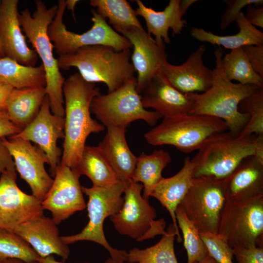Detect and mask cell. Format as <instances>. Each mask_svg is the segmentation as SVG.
Instances as JSON below:
<instances>
[{
  "instance_id": "d6a6232c",
  "label": "cell",
  "mask_w": 263,
  "mask_h": 263,
  "mask_svg": "<svg viewBox=\"0 0 263 263\" xmlns=\"http://www.w3.org/2000/svg\"><path fill=\"white\" fill-rule=\"evenodd\" d=\"M224 72L227 78L242 85L263 87V78L253 69L242 47L231 50L222 59Z\"/></svg>"
},
{
  "instance_id": "816d5d0a",
  "label": "cell",
  "mask_w": 263,
  "mask_h": 263,
  "mask_svg": "<svg viewBox=\"0 0 263 263\" xmlns=\"http://www.w3.org/2000/svg\"><path fill=\"white\" fill-rule=\"evenodd\" d=\"M195 263H219L208 254L200 261Z\"/></svg>"
},
{
  "instance_id": "f907efd6",
  "label": "cell",
  "mask_w": 263,
  "mask_h": 263,
  "mask_svg": "<svg viewBox=\"0 0 263 263\" xmlns=\"http://www.w3.org/2000/svg\"><path fill=\"white\" fill-rule=\"evenodd\" d=\"M0 263H27L21 260L17 259H7L0 261ZM33 263H39L38 261Z\"/></svg>"
},
{
  "instance_id": "8fae6325",
  "label": "cell",
  "mask_w": 263,
  "mask_h": 263,
  "mask_svg": "<svg viewBox=\"0 0 263 263\" xmlns=\"http://www.w3.org/2000/svg\"><path fill=\"white\" fill-rule=\"evenodd\" d=\"M226 178H193L191 187L178 206L199 232L216 234L227 201Z\"/></svg>"
},
{
  "instance_id": "7bdbcfd3",
  "label": "cell",
  "mask_w": 263,
  "mask_h": 263,
  "mask_svg": "<svg viewBox=\"0 0 263 263\" xmlns=\"http://www.w3.org/2000/svg\"><path fill=\"white\" fill-rule=\"evenodd\" d=\"M7 170H16L13 157L0 139V176Z\"/></svg>"
},
{
  "instance_id": "e575fe53",
  "label": "cell",
  "mask_w": 263,
  "mask_h": 263,
  "mask_svg": "<svg viewBox=\"0 0 263 263\" xmlns=\"http://www.w3.org/2000/svg\"><path fill=\"white\" fill-rule=\"evenodd\" d=\"M39 258L31 246L19 235L0 229V261L17 259L33 263L38 262Z\"/></svg>"
},
{
  "instance_id": "52a82bcc",
  "label": "cell",
  "mask_w": 263,
  "mask_h": 263,
  "mask_svg": "<svg viewBox=\"0 0 263 263\" xmlns=\"http://www.w3.org/2000/svg\"><path fill=\"white\" fill-rule=\"evenodd\" d=\"M65 9L66 1L58 0L56 14L47 29L48 36L59 56L94 45L109 46L118 51L132 48L130 41L114 30L95 9L91 10L93 24L88 31L77 34L68 30L63 21Z\"/></svg>"
},
{
  "instance_id": "7c38bea8",
  "label": "cell",
  "mask_w": 263,
  "mask_h": 263,
  "mask_svg": "<svg viewBox=\"0 0 263 263\" xmlns=\"http://www.w3.org/2000/svg\"><path fill=\"white\" fill-rule=\"evenodd\" d=\"M142 184L132 180L125 189L124 202L119 211L110 217L115 229L121 234L137 241L152 238L165 232L164 219L155 221V209L141 194Z\"/></svg>"
},
{
  "instance_id": "2e32d148",
  "label": "cell",
  "mask_w": 263,
  "mask_h": 263,
  "mask_svg": "<svg viewBox=\"0 0 263 263\" xmlns=\"http://www.w3.org/2000/svg\"><path fill=\"white\" fill-rule=\"evenodd\" d=\"M64 117L51 112L46 95L35 118L19 133L13 136L37 144L46 154L51 172L54 177L61 155L57 141L59 138H64Z\"/></svg>"
},
{
  "instance_id": "ee69618b",
  "label": "cell",
  "mask_w": 263,
  "mask_h": 263,
  "mask_svg": "<svg viewBox=\"0 0 263 263\" xmlns=\"http://www.w3.org/2000/svg\"><path fill=\"white\" fill-rule=\"evenodd\" d=\"M13 89L11 86L0 79V111L5 110L7 98Z\"/></svg>"
},
{
  "instance_id": "5b68a950",
  "label": "cell",
  "mask_w": 263,
  "mask_h": 263,
  "mask_svg": "<svg viewBox=\"0 0 263 263\" xmlns=\"http://www.w3.org/2000/svg\"><path fill=\"white\" fill-rule=\"evenodd\" d=\"M255 135L241 137L228 131L209 137L191 158L193 178L223 179L245 158L254 156Z\"/></svg>"
},
{
  "instance_id": "ffe728a7",
  "label": "cell",
  "mask_w": 263,
  "mask_h": 263,
  "mask_svg": "<svg viewBox=\"0 0 263 263\" xmlns=\"http://www.w3.org/2000/svg\"><path fill=\"white\" fill-rule=\"evenodd\" d=\"M26 241L40 257L56 254L67 259L70 251L62 241L57 225L53 219L43 215L18 226L14 231Z\"/></svg>"
},
{
  "instance_id": "ac0fdd59",
  "label": "cell",
  "mask_w": 263,
  "mask_h": 263,
  "mask_svg": "<svg viewBox=\"0 0 263 263\" xmlns=\"http://www.w3.org/2000/svg\"><path fill=\"white\" fill-rule=\"evenodd\" d=\"M206 50L204 45L200 46L180 65L167 61L160 73L172 86L183 94L204 93L210 87L213 78V70L204 63Z\"/></svg>"
},
{
  "instance_id": "9a60e30c",
  "label": "cell",
  "mask_w": 263,
  "mask_h": 263,
  "mask_svg": "<svg viewBox=\"0 0 263 263\" xmlns=\"http://www.w3.org/2000/svg\"><path fill=\"white\" fill-rule=\"evenodd\" d=\"M16 170L0 176V229L14 232L19 225L42 216L41 201L22 191L16 183Z\"/></svg>"
},
{
  "instance_id": "277c9868",
  "label": "cell",
  "mask_w": 263,
  "mask_h": 263,
  "mask_svg": "<svg viewBox=\"0 0 263 263\" xmlns=\"http://www.w3.org/2000/svg\"><path fill=\"white\" fill-rule=\"evenodd\" d=\"M36 10L32 15L28 8L19 15L21 28L42 61L46 76L45 90L51 112L64 117L63 85L65 78L60 72L57 59L53 54L54 46L47 34L54 19L57 5L47 8L41 0L35 1Z\"/></svg>"
},
{
  "instance_id": "c3c4849f",
  "label": "cell",
  "mask_w": 263,
  "mask_h": 263,
  "mask_svg": "<svg viewBox=\"0 0 263 263\" xmlns=\"http://www.w3.org/2000/svg\"><path fill=\"white\" fill-rule=\"evenodd\" d=\"M79 1L78 0H66V8L68 10L71 11L73 13H74L75 8L77 4Z\"/></svg>"
},
{
  "instance_id": "1f68e13d",
  "label": "cell",
  "mask_w": 263,
  "mask_h": 263,
  "mask_svg": "<svg viewBox=\"0 0 263 263\" xmlns=\"http://www.w3.org/2000/svg\"><path fill=\"white\" fill-rule=\"evenodd\" d=\"M90 4L102 17L108 18L119 34L133 27L143 28L135 10L126 0H91Z\"/></svg>"
},
{
  "instance_id": "7a4b0ae2",
  "label": "cell",
  "mask_w": 263,
  "mask_h": 263,
  "mask_svg": "<svg viewBox=\"0 0 263 263\" xmlns=\"http://www.w3.org/2000/svg\"><path fill=\"white\" fill-rule=\"evenodd\" d=\"M215 67L210 87L202 93L187 95L192 100L188 114H203L223 120L231 133L239 136L247 124L249 115L238 110L240 102L263 88L254 85L234 83L226 77L222 67L223 53L220 48L214 51Z\"/></svg>"
},
{
  "instance_id": "b9f144b4",
  "label": "cell",
  "mask_w": 263,
  "mask_h": 263,
  "mask_svg": "<svg viewBox=\"0 0 263 263\" xmlns=\"http://www.w3.org/2000/svg\"><path fill=\"white\" fill-rule=\"evenodd\" d=\"M246 7L244 16L247 21L255 27L263 28V6L257 7L250 4Z\"/></svg>"
},
{
  "instance_id": "f6af8a7d",
  "label": "cell",
  "mask_w": 263,
  "mask_h": 263,
  "mask_svg": "<svg viewBox=\"0 0 263 263\" xmlns=\"http://www.w3.org/2000/svg\"><path fill=\"white\" fill-rule=\"evenodd\" d=\"M253 156L263 164V135H255Z\"/></svg>"
},
{
  "instance_id": "9c48e42d",
  "label": "cell",
  "mask_w": 263,
  "mask_h": 263,
  "mask_svg": "<svg viewBox=\"0 0 263 263\" xmlns=\"http://www.w3.org/2000/svg\"><path fill=\"white\" fill-rule=\"evenodd\" d=\"M233 247H263V195L246 201H227L217 233Z\"/></svg>"
},
{
  "instance_id": "4dcf8cb0",
  "label": "cell",
  "mask_w": 263,
  "mask_h": 263,
  "mask_svg": "<svg viewBox=\"0 0 263 263\" xmlns=\"http://www.w3.org/2000/svg\"><path fill=\"white\" fill-rule=\"evenodd\" d=\"M161 239L145 249L134 247L124 254L128 263H178L174 248L176 230L172 224Z\"/></svg>"
},
{
  "instance_id": "7402d4cb",
  "label": "cell",
  "mask_w": 263,
  "mask_h": 263,
  "mask_svg": "<svg viewBox=\"0 0 263 263\" xmlns=\"http://www.w3.org/2000/svg\"><path fill=\"white\" fill-rule=\"evenodd\" d=\"M193 169L191 158L186 157L181 169L170 177H163L150 194V196L157 199L169 211L179 243L182 241V238L177 223L175 211L192 185Z\"/></svg>"
},
{
  "instance_id": "74e56055",
  "label": "cell",
  "mask_w": 263,
  "mask_h": 263,
  "mask_svg": "<svg viewBox=\"0 0 263 263\" xmlns=\"http://www.w3.org/2000/svg\"><path fill=\"white\" fill-rule=\"evenodd\" d=\"M227 6L226 9L222 15L220 22V28L223 31L227 28L236 19L242 12V10L248 5H253L255 7L262 6V0H224Z\"/></svg>"
},
{
  "instance_id": "44dd1931",
  "label": "cell",
  "mask_w": 263,
  "mask_h": 263,
  "mask_svg": "<svg viewBox=\"0 0 263 263\" xmlns=\"http://www.w3.org/2000/svg\"><path fill=\"white\" fill-rule=\"evenodd\" d=\"M143 107L150 108L163 117L189 113L192 99L172 86L160 73L156 75L140 94Z\"/></svg>"
},
{
  "instance_id": "f1b7e54d",
  "label": "cell",
  "mask_w": 263,
  "mask_h": 263,
  "mask_svg": "<svg viewBox=\"0 0 263 263\" xmlns=\"http://www.w3.org/2000/svg\"><path fill=\"white\" fill-rule=\"evenodd\" d=\"M171 161L169 154L163 149L155 150L150 154L142 153L137 157L132 180L142 183L145 199H149L152 190L163 178L164 169Z\"/></svg>"
},
{
  "instance_id": "8d00e7d4",
  "label": "cell",
  "mask_w": 263,
  "mask_h": 263,
  "mask_svg": "<svg viewBox=\"0 0 263 263\" xmlns=\"http://www.w3.org/2000/svg\"><path fill=\"white\" fill-rule=\"evenodd\" d=\"M208 255L219 263H234L232 248L217 233L200 232Z\"/></svg>"
},
{
  "instance_id": "83f0119b",
  "label": "cell",
  "mask_w": 263,
  "mask_h": 263,
  "mask_svg": "<svg viewBox=\"0 0 263 263\" xmlns=\"http://www.w3.org/2000/svg\"><path fill=\"white\" fill-rule=\"evenodd\" d=\"M75 169L87 176L93 186L106 187L121 181L98 146H85Z\"/></svg>"
},
{
  "instance_id": "f35d334b",
  "label": "cell",
  "mask_w": 263,
  "mask_h": 263,
  "mask_svg": "<svg viewBox=\"0 0 263 263\" xmlns=\"http://www.w3.org/2000/svg\"><path fill=\"white\" fill-rule=\"evenodd\" d=\"M232 248L237 263H263V247L236 246Z\"/></svg>"
},
{
  "instance_id": "ba28073f",
  "label": "cell",
  "mask_w": 263,
  "mask_h": 263,
  "mask_svg": "<svg viewBox=\"0 0 263 263\" xmlns=\"http://www.w3.org/2000/svg\"><path fill=\"white\" fill-rule=\"evenodd\" d=\"M128 183L119 181L106 187H81L83 193L88 197L87 207L89 221L79 233L61 236L67 245L78 241L94 242L103 246L109 251L113 258L123 257L124 250H118L112 247L107 241L103 230L105 219L117 213L124 202L125 189Z\"/></svg>"
},
{
  "instance_id": "d590c367",
  "label": "cell",
  "mask_w": 263,
  "mask_h": 263,
  "mask_svg": "<svg viewBox=\"0 0 263 263\" xmlns=\"http://www.w3.org/2000/svg\"><path fill=\"white\" fill-rule=\"evenodd\" d=\"M239 111L249 115L248 121L241 133V137L263 135V88L242 100Z\"/></svg>"
},
{
  "instance_id": "4fadbf2b",
  "label": "cell",
  "mask_w": 263,
  "mask_h": 263,
  "mask_svg": "<svg viewBox=\"0 0 263 263\" xmlns=\"http://www.w3.org/2000/svg\"><path fill=\"white\" fill-rule=\"evenodd\" d=\"M2 141L12 155L16 169L20 177L28 184L32 195L42 201L54 179L46 171L45 164H49L45 153L38 146L29 141L11 136Z\"/></svg>"
},
{
  "instance_id": "8992f818",
  "label": "cell",
  "mask_w": 263,
  "mask_h": 263,
  "mask_svg": "<svg viewBox=\"0 0 263 263\" xmlns=\"http://www.w3.org/2000/svg\"><path fill=\"white\" fill-rule=\"evenodd\" d=\"M228 130L222 120L203 114H181L163 117L144 137L153 146L171 145L184 153L198 150L211 136Z\"/></svg>"
},
{
  "instance_id": "681fc988",
  "label": "cell",
  "mask_w": 263,
  "mask_h": 263,
  "mask_svg": "<svg viewBox=\"0 0 263 263\" xmlns=\"http://www.w3.org/2000/svg\"><path fill=\"white\" fill-rule=\"evenodd\" d=\"M125 261L124 258H110L108 259L105 262V263H125Z\"/></svg>"
},
{
  "instance_id": "4316f807",
  "label": "cell",
  "mask_w": 263,
  "mask_h": 263,
  "mask_svg": "<svg viewBox=\"0 0 263 263\" xmlns=\"http://www.w3.org/2000/svg\"><path fill=\"white\" fill-rule=\"evenodd\" d=\"M235 22L239 28L235 35L219 36L197 27L192 28L190 34L199 41L222 46L231 50L246 45H263V33L247 21L243 12L239 14Z\"/></svg>"
},
{
  "instance_id": "d6986e66",
  "label": "cell",
  "mask_w": 263,
  "mask_h": 263,
  "mask_svg": "<svg viewBox=\"0 0 263 263\" xmlns=\"http://www.w3.org/2000/svg\"><path fill=\"white\" fill-rule=\"evenodd\" d=\"M18 0H2L0 3V41L5 56L19 63L35 67L38 55L27 45L22 32Z\"/></svg>"
},
{
  "instance_id": "f5cc1de1",
  "label": "cell",
  "mask_w": 263,
  "mask_h": 263,
  "mask_svg": "<svg viewBox=\"0 0 263 263\" xmlns=\"http://www.w3.org/2000/svg\"><path fill=\"white\" fill-rule=\"evenodd\" d=\"M4 56H4V53L3 52L2 47H1V43H0V58L3 57Z\"/></svg>"
},
{
  "instance_id": "ab89813d",
  "label": "cell",
  "mask_w": 263,
  "mask_h": 263,
  "mask_svg": "<svg viewBox=\"0 0 263 263\" xmlns=\"http://www.w3.org/2000/svg\"><path fill=\"white\" fill-rule=\"evenodd\" d=\"M242 48L254 71L263 78V45H246Z\"/></svg>"
},
{
  "instance_id": "e0dca14e",
  "label": "cell",
  "mask_w": 263,
  "mask_h": 263,
  "mask_svg": "<svg viewBox=\"0 0 263 263\" xmlns=\"http://www.w3.org/2000/svg\"><path fill=\"white\" fill-rule=\"evenodd\" d=\"M120 35L128 39L133 49L132 64L137 73L136 91H142L166 62L168 54L163 41L157 42L144 29L132 28Z\"/></svg>"
},
{
  "instance_id": "cb8c5ba5",
  "label": "cell",
  "mask_w": 263,
  "mask_h": 263,
  "mask_svg": "<svg viewBox=\"0 0 263 263\" xmlns=\"http://www.w3.org/2000/svg\"><path fill=\"white\" fill-rule=\"evenodd\" d=\"M138 7L135 10L137 16L142 17L146 22L148 33L155 37L157 42L169 43L168 35L169 29L172 30V35L181 34L186 26L187 22L182 19L184 14L180 6V0H170L163 11H156L148 7L140 0H136Z\"/></svg>"
},
{
  "instance_id": "5bb4252c",
  "label": "cell",
  "mask_w": 263,
  "mask_h": 263,
  "mask_svg": "<svg viewBox=\"0 0 263 263\" xmlns=\"http://www.w3.org/2000/svg\"><path fill=\"white\" fill-rule=\"evenodd\" d=\"M81 175L77 169L60 163L57 166L53 184L41 201L43 209L51 212L57 225L86 207L79 182Z\"/></svg>"
},
{
  "instance_id": "836d02e7",
  "label": "cell",
  "mask_w": 263,
  "mask_h": 263,
  "mask_svg": "<svg viewBox=\"0 0 263 263\" xmlns=\"http://www.w3.org/2000/svg\"><path fill=\"white\" fill-rule=\"evenodd\" d=\"M175 216L178 228H180L183 235L184 245L188 257L187 263L200 261L208 253L199 230L178 207L175 211Z\"/></svg>"
},
{
  "instance_id": "f546056e",
  "label": "cell",
  "mask_w": 263,
  "mask_h": 263,
  "mask_svg": "<svg viewBox=\"0 0 263 263\" xmlns=\"http://www.w3.org/2000/svg\"><path fill=\"white\" fill-rule=\"evenodd\" d=\"M0 79L16 89L46 86L45 72L42 64L27 66L7 56L0 58Z\"/></svg>"
},
{
  "instance_id": "7dc6e473",
  "label": "cell",
  "mask_w": 263,
  "mask_h": 263,
  "mask_svg": "<svg viewBox=\"0 0 263 263\" xmlns=\"http://www.w3.org/2000/svg\"><path fill=\"white\" fill-rule=\"evenodd\" d=\"M38 262L39 263H65L56 261L55 258L52 255H50L44 258L40 257Z\"/></svg>"
},
{
  "instance_id": "3957f363",
  "label": "cell",
  "mask_w": 263,
  "mask_h": 263,
  "mask_svg": "<svg viewBox=\"0 0 263 263\" xmlns=\"http://www.w3.org/2000/svg\"><path fill=\"white\" fill-rule=\"evenodd\" d=\"M131 56V49L118 51L109 46L94 45L59 56L57 63L59 69L76 68L87 82L104 83L110 93L136 79Z\"/></svg>"
},
{
  "instance_id": "484cf974",
  "label": "cell",
  "mask_w": 263,
  "mask_h": 263,
  "mask_svg": "<svg viewBox=\"0 0 263 263\" xmlns=\"http://www.w3.org/2000/svg\"><path fill=\"white\" fill-rule=\"evenodd\" d=\"M46 95L45 87L13 88L7 98L5 110L22 130L37 115Z\"/></svg>"
},
{
  "instance_id": "30bf717a",
  "label": "cell",
  "mask_w": 263,
  "mask_h": 263,
  "mask_svg": "<svg viewBox=\"0 0 263 263\" xmlns=\"http://www.w3.org/2000/svg\"><path fill=\"white\" fill-rule=\"evenodd\" d=\"M90 111L106 128H126L131 122L138 120L152 126L162 117L157 112L148 111L143 107L141 95L136 91V79L112 93L95 96Z\"/></svg>"
},
{
  "instance_id": "bcb514c9",
  "label": "cell",
  "mask_w": 263,
  "mask_h": 263,
  "mask_svg": "<svg viewBox=\"0 0 263 263\" xmlns=\"http://www.w3.org/2000/svg\"><path fill=\"white\" fill-rule=\"evenodd\" d=\"M198 1L196 0H180V6L182 12L185 15L188 8L194 3Z\"/></svg>"
},
{
  "instance_id": "6da1fadb",
  "label": "cell",
  "mask_w": 263,
  "mask_h": 263,
  "mask_svg": "<svg viewBox=\"0 0 263 263\" xmlns=\"http://www.w3.org/2000/svg\"><path fill=\"white\" fill-rule=\"evenodd\" d=\"M65 103L64 142L60 163L72 169L79 164L86 140L92 133L105 130V126L91 116L93 99L101 94L94 83L87 82L78 73L65 80L63 88Z\"/></svg>"
},
{
  "instance_id": "603a6c76",
  "label": "cell",
  "mask_w": 263,
  "mask_h": 263,
  "mask_svg": "<svg viewBox=\"0 0 263 263\" xmlns=\"http://www.w3.org/2000/svg\"><path fill=\"white\" fill-rule=\"evenodd\" d=\"M227 201L241 202L263 195V164L253 156L244 159L226 178Z\"/></svg>"
},
{
  "instance_id": "d4e9b609",
  "label": "cell",
  "mask_w": 263,
  "mask_h": 263,
  "mask_svg": "<svg viewBox=\"0 0 263 263\" xmlns=\"http://www.w3.org/2000/svg\"><path fill=\"white\" fill-rule=\"evenodd\" d=\"M126 128L111 126L98 146L119 179L129 183L135 168L137 157L130 149L125 137Z\"/></svg>"
},
{
  "instance_id": "60d3db41",
  "label": "cell",
  "mask_w": 263,
  "mask_h": 263,
  "mask_svg": "<svg viewBox=\"0 0 263 263\" xmlns=\"http://www.w3.org/2000/svg\"><path fill=\"white\" fill-rule=\"evenodd\" d=\"M21 131V129L11 121L6 110L0 111V139L16 135Z\"/></svg>"
}]
</instances>
